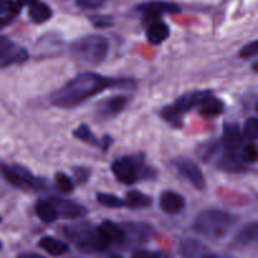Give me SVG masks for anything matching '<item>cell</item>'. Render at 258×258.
I'll return each instance as SVG.
<instances>
[{"label": "cell", "instance_id": "5bb4252c", "mask_svg": "<svg viewBox=\"0 0 258 258\" xmlns=\"http://www.w3.org/2000/svg\"><path fill=\"white\" fill-rule=\"evenodd\" d=\"M160 208L168 214L181 213L185 208V199L183 196L173 190H165L160 194Z\"/></svg>", "mask_w": 258, "mask_h": 258}, {"label": "cell", "instance_id": "6da1fadb", "mask_svg": "<svg viewBox=\"0 0 258 258\" xmlns=\"http://www.w3.org/2000/svg\"><path fill=\"white\" fill-rule=\"evenodd\" d=\"M130 78H110L95 72H83L73 77L50 95V102L60 108H73L108 88H133Z\"/></svg>", "mask_w": 258, "mask_h": 258}, {"label": "cell", "instance_id": "4316f807", "mask_svg": "<svg viewBox=\"0 0 258 258\" xmlns=\"http://www.w3.org/2000/svg\"><path fill=\"white\" fill-rule=\"evenodd\" d=\"M97 202L100 204H102L103 207H107V208H123L125 207V202L123 199L118 198L117 196H113V194L108 193H98L96 196Z\"/></svg>", "mask_w": 258, "mask_h": 258}, {"label": "cell", "instance_id": "e0dca14e", "mask_svg": "<svg viewBox=\"0 0 258 258\" xmlns=\"http://www.w3.org/2000/svg\"><path fill=\"white\" fill-rule=\"evenodd\" d=\"M170 35V29L169 25L165 24L161 19L154 20L149 23L148 29H146V38L149 42L154 45H159L165 42Z\"/></svg>", "mask_w": 258, "mask_h": 258}, {"label": "cell", "instance_id": "f35d334b", "mask_svg": "<svg viewBox=\"0 0 258 258\" xmlns=\"http://www.w3.org/2000/svg\"><path fill=\"white\" fill-rule=\"evenodd\" d=\"M17 2L19 3L20 5H28V7H29V5H32L33 3L38 2V0H17Z\"/></svg>", "mask_w": 258, "mask_h": 258}, {"label": "cell", "instance_id": "ba28073f", "mask_svg": "<svg viewBox=\"0 0 258 258\" xmlns=\"http://www.w3.org/2000/svg\"><path fill=\"white\" fill-rule=\"evenodd\" d=\"M28 60V52L9 38L0 35V68L22 64Z\"/></svg>", "mask_w": 258, "mask_h": 258}, {"label": "cell", "instance_id": "603a6c76", "mask_svg": "<svg viewBox=\"0 0 258 258\" xmlns=\"http://www.w3.org/2000/svg\"><path fill=\"white\" fill-rule=\"evenodd\" d=\"M219 166L228 173H242L246 171V165L237 153H227L222 156Z\"/></svg>", "mask_w": 258, "mask_h": 258}, {"label": "cell", "instance_id": "484cf974", "mask_svg": "<svg viewBox=\"0 0 258 258\" xmlns=\"http://www.w3.org/2000/svg\"><path fill=\"white\" fill-rule=\"evenodd\" d=\"M73 136L77 138L78 140L83 141V143L88 144L92 146H100L101 148V139H97L95 134L91 131V128L87 125H80L75 131H73Z\"/></svg>", "mask_w": 258, "mask_h": 258}, {"label": "cell", "instance_id": "3957f363", "mask_svg": "<svg viewBox=\"0 0 258 258\" xmlns=\"http://www.w3.org/2000/svg\"><path fill=\"white\" fill-rule=\"evenodd\" d=\"M72 53L78 60L86 64H100L108 54V42L102 35H86L73 43Z\"/></svg>", "mask_w": 258, "mask_h": 258}, {"label": "cell", "instance_id": "2e32d148", "mask_svg": "<svg viewBox=\"0 0 258 258\" xmlns=\"http://www.w3.org/2000/svg\"><path fill=\"white\" fill-rule=\"evenodd\" d=\"M122 228L125 231V241L130 238L131 241L138 243L149 241L154 234V229L148 224L143 223H125L122 224Z\"/></svg>", "mask_w": 258, "mask_h": 258}, {"label": "cell", "instance_id": "277c9868", "mask_svg": "<svg viewBox=\"0 0 258 258\" xmlns=\"http://www.w3.org/2000/svg\"><path fill=\"white\" fill-rule=\"evenodd\" d=\"M209 95H212V91L209 90H196L184 93L183 96L176 98L175 102L165 106L161 110L160 116L164 121L170 123L174 127H181L184 113L189 112L191 108L197 107Z\"/></svg>", "mask_w": 258, "mask_h": 258}, {"label": "cell", "instance_id": "ee69618b", "mask_svg": "<svg viewBox=\"0 0 258 258\" xmlns=\"http://www.w3.org/2000/svg\"><path fill=\"white\" fill-rule=\"evenodd\" d=\"M0 222H2V217H0Z\"/></svg>", "mask_w": 258, "mask_h": 258}, {"label": "cell", "instance_id": "f1b7e54d", "mask_svg": "<svg viewBox=\"0 0 258 258\" xmlns=\"http://www.w3.org/2000/svg\"><path fill=\"white\" fill-rule=\"evenodd\" d=\"M54 183L58 190L62 194H71L75 190V183L70 176L66 175L64 173H57L54 176Z\"/></svg>", "mask_w": 258, "mask_h": 258}, {"label": "cell", "instance_id": "7bdbcfd3", "mask_svg": "<svg viewBox=\"0 0 258 258\" xmlns=\"http://www.w3.org/2000/svg\"><path fill=\"white\" fill-rule=\"evenodd\" d=\"M0 248H2V242H0Z\"/></svg>", "mask_w": 258, "mask_h": 258}, {"label": "cell", "instance_id": "1f68e13d", "mask_svg": "<svg viewBox=\"0 0 258 258\" xmlns=\"http://www.w3.org/2000/svg\"><path fill=\"white\" fill-rule=\"evenodd\" d=\"M258 53V42L257 40H252L248 44L244 45L243 48L239 52V57L243 58V59H248V58L256 57Z\"/></svg>", "mask_w": 258, "mask_h": 258}, {"label": "cell", "instance_id": "d590c367", "mask_svg": "<svg viewBox=\"0 0 258 258\" xmlns=\"http://www.w3.org/2000/svg\"><path fill=\"white\" fill-rule=\"evenodd\" d=\"M131 258H154V252H149L146 249H135Z\"/></svg>", "mask_w": 258, "mask_h": 258}, {"label": "cell", "instance_id": "4dcf8cb0", "mask_svg": "<svg viewBox=\"0 0 258 258\" xmlns=\"http://www.w3.org/2000/svg\"><path fill=\"white\" fill-rule=\"evenodd\" d=\"M241 159L244 163L253 164L257 160V148L254 143H248L242 148L241 150Z\"/></svg>", "mask_w": 258, "mask_h": 258}, {"label": "cell", "instance_id": "836d02e7", "mask_svg": "<svg viewBox=\"0 0 258 258\" xmlns=\"http://www.w3.org/2000/svg\"><path fill=\"white\" fill-rule=\"evenodd\" d=\"M91 22L98 28H107L112 25V20L108 17H92L91 18Z\"/></svg>", "mask_w": 258, "mask_h": 258}, {"label": "cell", "instance_id": "d6a6232c", "mask_svg": "<svg viewBox=\"0 0 258 258\" xmlns=\"http://www.w3.org/2000/svg\"><path fill=\"white\" fill-rule=\"evenodd\" d=\"M76 3L83 9H98L105 4V0H76Z\"/></svg>", "mask_w": 258, "mask_h": 258}, {"label": "cell", "instance_id": "83f0119b", "mask_svg": "<svg viewBox=\"0 0 258 258\" xmlns=\"http://www.w3.org/2000/svg\"><path fill=\"white\" fill-rule=\"evenodd\" d=\"M243 139L248 140V143H254L258 138V118L249 117L244 122L243 130H242Z\"/></svg>", "mask_w": 258, "mask_h": 258}, {"label": "cell", "instance_id": "ac0fdd59", "mask_svg": "<svg viewBox=\"0 0 258 258\" xmlns=\"http://www.w3.org/2000/svg\"><path fill=\"white\" fill-rule=\"evenodd\" d=\"M258 239V223L257 222H252V223L247 224L241 231L236 234L233 239V244L238 248H244V247H249L254 244Z\"/></svg>", "mask_w": 258, "mask_h": 258}, {"label": "cell", "instance_id": "7402d4cb", "mask_svg": "<svg viewBox=\"0 0 258 258\" xmlns=\"http://www.w3.org/2000/svg\"><path fill=\"white\" fill-rule=\"evenodd\" d=\"M123 202H125V207L130 209H144L151 206L153 199L150 196H146L141 191L131 190L126 193Z\"/></svg>", "mask_w": 258, "mask_h": 258}, {"label": "cell", "instance_id": "ffe728a7", "mask_svg": "<svg viewBox=\"0 0 258 258\" xmlns=\"http://www.w3.org/2000/svg\"><path fill=\"white\" fill-rule=\"evenodd\" d=\"M38 246L53 257H60L68 252V244L53 237H43L38 242Z\"/></svg>", "mask_w": 258, "mask_h": 258}, {"label": "cell", "instance_id": "d4e9b609", "mask_svg": "<svg viewBox=\"0 0 258 258\" xmlns=\"http://www.w3.org/2000/svg\"><path fill=\"white\" fill-rule=\"evenodd\" d=\"M28 14H29V18L32 19V22L37 23V24H42V23L50 19V17H52V9L47 4H44V3L35 2L32 5H29Z\"/></svg>", "mask_w": 258, "mask_h": 258}, {"label": "cell", "instance_id": "30bf717a", "mask_svg": "<svg viewBox=\"0 0 258 258\" xmlns=\"http://www.w3.org/2000/svg\"><path fill=\"white\" fill-rule=\"evenodd\" d=\"M96 229H97L101 243L105 248H107L111 244H120L125 242V231L122 226H118L113 222L103 221L100 226L96 227Z\"/></svg>", "mask_w": 258, "mask_h": 258}, {"label": "cell", "instance_id": "7a4b0ae2", "mask_svg": "<svg viewBox=\"0 0 258 258\" xmlns=\"http://www.w3.org/2000/svg\"><path fill=\"white\" fill-rule=\"evenodd\" d=\"M234 224V217L221 209H206L197 216L193 228L204 238L218 241L224 238Z\"/></svg>", "mask_w": 258, "mask_h": 258}, {"label": "cell", "instance_id": "ab89813d", "mask_svg": "<svg viewBox=\"0 0 258 258\" xmlns=\"http://www.w3.org/2000/svg\"><path fill=\"white\" fill-rule=\"evenodd\" d=\"M154 258H170L164 252H154Z\"/></svg>", "mask_w": 258, "mask_h": 258}, {"label": "cell", "instance_id": "4fadbf2b", "mask_svg": "<svg viewBox=\"0 0 258 258\" xmlns=\"http://www.w3.org/2000/svg\"><path fill=\"white\" fill-rule=\"evenodd\" d=\"M127 97L122 95L112 96V97L106 98V100L101 101V102L98 103V116L102 118L113 117V116L118 115V113H121L125 110V107L127 106Z\"/></svg>", "mask_w": 258, "mask_h": 258}, {"label": "cell", "instance_id": "74e56055", "mask_svg": "<svg viewBox=\"0 0 258 258\" xmlns=\"http://www.w3.org/2000/svg\"><path fill=\"white\" fill-rule=\"evenodd\" d=\"M18 258H45L37 253H22Z\"/></svg>", "mask_w": 258, "mask_h": 258}, {"label": "cell", "instance_id": "44dd1931", "mask_svg": "<svg viewBox=\"0 0 258 258\" xmlns=\"http://www.w3.org/2000/svg\"><path fill=\"white\" fill-rule=\"evenodd\" d=\"M140 12L143 13H155V14H164V13H168V14H175V13L180 12V7L174 3L169 2H150L145 3V4L140 5L138 8Z\"/></svg>", "mask_w": 258, "mask_h": 258}, {"label": "cell", "instance_id": "b9f144b4", "mask_svg": "<svg viewBox=\"0 0 258 258\" xmlns=\"http://www.w3.org/2000/svg\"><path fill=\"white\" fill-rule=\"evenodd\" d=\"M110 258H122L121 256H117V254H116V256H112V257H110Z\"/></svg>", "mask_w": 258, "mask_h": 258}, {"label": "cell", "instance_id": "9c48e42d", "mask_svg": "<svg viewBox=\"0 0 258 258\" xmlns=\"http://www.w3.org/2000/svg\"><path fill=\"white\" fill-rule=\"evenodd\" d=\"M173 164L180 171L181 175H184L190 181L194 188L199 189V190L206 188V179L196 161L188 158H178L173 161Z\"/></svg>", "mask_w": 258, "mask_h": 258}, {"label": "cell", "instance_id": "d6986e66", "mask_svg": "<svg viewBox=\"0 0 258 258\" xmlns=\"http://www.w3.org/2000/svg\"><path fill=\"white\" fill-rule=\"evenodd\" d=\"M197 107H199V113L206 118H213L224 112V102L212 95L207 96Z\"/></svg>", "mask_w": 258, "mask_h": 258}, {"label": "cell", "instance_id": "9a60e30c", "mask_svg": "<svg viewBox=\"0 0 258 258\" xmlns=\"http://www.w3.org/2000/svg\"><path fill=\"white\" fill-rule=\"evenodd\" d=\"M181 258H211L213 252L197 239H185L180 244Z\"/></svg>", "mask_w": 258, "mask_h": 258}, {"label": "cell", "instance_id": "8d00e7d4", "mask_svg": "<svg viewBox=\"0 0 258 258\" xmlns=\"http://www.w3.org/2000/svg\"><path fill=\"white\" fill-rule=\"evenodd\" d=\"M13 19H14V18L8 17V15H3V17H0V29H2V28H4L5 25L9 24Z\"/></svg>", "mask_w": 258, "mask_h": 258}, {"label": "cell", "instance_id": "5b68a950", "mask_svg": "<svg viewBox=\"0 0 258 258\" xmlns=\"http://www.w3.org/2000/svg\"><path fill=\"white\" fill-rule=\"evenodd\" d=\"M64 236L75 244L76 248L85 253H92L106 249L101 243L96 227L87 222H77L64 227Z\"/></svg>", "mask_w": 258, "mask_h": 258}, {"label": "cell", "instance_id": "60d3db41", "mask_svg": "<svg viewBox=\"0 0 258 258\" xmlns=\"http://www.w3.org/2000/svg\"><path fill=\"white\" fill-rule=\"evenodd\" d=\"M211 258H222V257H217L216 254L213 253V254H212V257H211ZM223 258H233V257H223Z\"/></svg>", "mask_w": 258, "mask_h": 258}, {"label": "cell", "instance_id": "e575fe53", "mask_svg": "<svg viewBox=\"0 0 258 258\" xmlns=\"http://www.w3.org/2000/svg\"><path fill=\"white\" fill-rule=\"evenodd\" d=\"M75 178L78 184H83L88 180V170L86 168L75 169Z\"/></svg>", "mask_w": 258, "mask_h": 258}, {"label": "cell", "instance_id": "52a82bcc", "mask_svg": "<svg viewBox=\"0 0 258 258\" xmlns=\"http://www.w3.org/2000/svg\"><path fill=\"white\" fill-rule=\"evenodd\" d=\"M0 173L10 185L22 190H40L43 181L18 164H0Z\"/></svg>", "mask_w": 258, "mask_h": 258}, {"label": "cell", "instance_id": "f546056e", "mask_svg": "<svg viewBox=\"0 0 258 258\" xmlns=\"http://www.w3.org/2000/svg\"><path fill=\"white\" fill-rule=\"evenodd\" d=\"M219 144L218 143H206L204 145H202L201 148L197 150V154H199V156L202 158V160H211L214 156V154L218 151Z\"/></svg>", "mask_w": 258, "mask_h": 258}, {"label": "cell", "instance_id": "8992f818", "mask_svg": "<svg viewBox=\"0 0 258 258\" xmlns=\"http://www.w3.org/2000/svg\"><path fill=\"white\" fill-rule=\"evenodd\" d=\"M111 170L115 178L126 185H133L136 181L140 180V178L148 176L149 174L143 155L123 156V158L117 159L112 163Z\"/></svg>", "mask_w": 258, "mask_h": 258}, {"label": "cell", "instance_id": "7c38bea8", "mask_svg": "<svg viewBox=\"0 0 258 258\" xmlns=\"http://www.w3.org/2000/svg\"><path fill=\"white\" fill-rule=\"evenodd\" d=\"M243 143V135L238 123L226 122L223 126V135H222V145L227 153H237Z\"/></svg>", "mask_w": 258, "mask_h": 258}, {"label": "cell", "instance_id": "cb8c5ba5", "mask_svg": "<svg viewBox=\"0 0 258 258\" xmlns=\"http://www.w3.org/2000/svg\"><path fill=\"white\" fill-rule=\"evenodd\" d=\"M35 213H37L38 218L44 223H53L58 218V212L50 199L38 202L35 204Z\"/></svg>", "mask_w": 258, "mask_h": 258}, {"label": "cell", "instance_id": "8fae6325", "mask_svg": "<svg viewBox=\"0 0 258 258\" xmlns=\"http://www.w3.org/2000/svg\"><path fill=\"white\" fill-rule=\"evenodd\" d=\"M50 202L54 204L55 209L58 212V217H62V218L75 221V219L83 218L87 214V209L82 204L77 203V202L70 201V199H63L59 198V197L50 198Z\"/></svg>", "mask_w": 258, "mask_h": 258}]
</instances>
